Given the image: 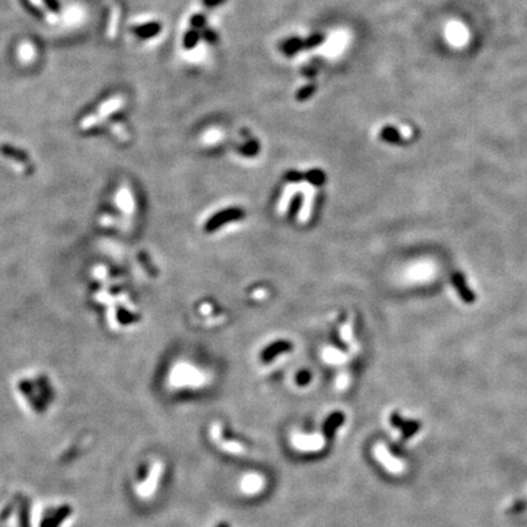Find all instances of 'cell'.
I'll use <instances>...</instances> for the list:
<instances>
[{"label":"cell","mask_w":527,"mask_h":527,"mask_svg":"<svg viewBox=\"0 0 527 527\" xmlns=\"http://www.w3.org/2000/svg\"><path fill=\"white\" fill-rule=\"evenodd\" d=\"M19 388L23 396L28 400L29 404L34 409L37 414H44L46 409V403L44 402L40 397V394H36V388L34 386L28 381V379H22L19 384Z\"/></svg>","instance_id":"obj_1"},{"label":"cell","mask_w":527,"mask_h":527,"mask_svg":"<svg viewBox=\"0 0 527 527\" xmlns=\"http://www.w3.org/2000/svg\"><path fill=\"white\" fill-rule=\"evenodd\" d=\"M375 454L377 456L379 463L384 465L390 472L400 473L404 470V465H403L402 461L398 460L397 458H394V456L388 452L387 447L384 446V444H377V446H376Z\"/></svg>","instance_id":"obj_2"},{"label":"cell","mask_w":527,"mask_h":527,"mask_svg":"<svg viewBox=\"0 0 527 527\" xmlns=\"http://www.w3.org/2000/svg\"><path fill=\"white\" fill-rule=\"evenodd\" d=\"M390 422L394 427L399 428V431L402 432V436L404 440H409V438L413 437L415 434H417L421 426L420 422H417V421H405L397 411L391 414Z\"/></svg>","instance_id":"obj_3"},{"label":"cell","mask_w":527,"mask_h":527,"mask_svg":"<svg viewBox=\"0 0 527 527\" xmlns=\"http://www.w3.org/2000/svg\"><path fill=\"white\" fill-rule=\"evenodd\" d=\"M293 444L296 448L304 452H317L325 446V441L321 436L297 435L293 437Z\"/></svg>","instance_id":"obj_4"},{"label":"cell","mask_w":527,"mask_h":527,"mask_svg":"<svg viewBox=\"0 0 527 527\" xmlns=\"http://www.w3.org/2000/svg\"><path fill=\"white\" fill-rule=\"evenodd\" d=\"M243 217V211L241 209L232 208L227 209L225 211H221L220 214H217L216 216H214L209 222L207 223V231H214V229L219 228L220 226H222L223 223L229 222V221L242 219Z\"/></svg>","instance_id":"obj_5"},{"label":"cell","mask_w":527,"mask_h":527,"mask_svg":"<svg viewBox=\"0 0 527 527\" xmlns=\"http://www.w3.org/2000/svg\"><path fill=\"white\" fill-rule=\"evenodd\" d=\"M72 514V508L70 505H63L55 509L50 516H43L40 527H59L70 515Z\"/></svg>","instance_id":"obj_6"},{"label":"cell","mask_w":527,"mask_h":527,"mask_svg":"<svg viewBox=\"0 0 527 527\" xmlns=\"http://www.w3.org/2000/svg\"><path fill=\"white\" fill-rule=\"evenodd\" d=\"M292 343H290L288 341H278V342L270 344L266 349H264V352L261 353V360L265 363H269L270 360H272L275 356H277L281 353H287L292 349Z\"/></svg>","instance_id":"obj_7"},{"label":"cell","mask_w":527,"mask_h":527,"mask_svg":"<svg viewBox=\"0 0 527 527\" xmlns=\"http://www.w3.org/2000/svg\"><path fill=\"white\" fill-rule=\"evenodd\" d=\"M344 420H346V416H344V414L341 413V411H334V413H332L327 419H326L325 423H323L322 431L327 440L333 437L336 429L343 425Z\"/></svg>","instance_id":"obj_8"},{"label":"cell","mask_w":527,"mask_h":527,"mask_svg":"<svg viewBox=\"0 0 527 527\" xmlns=\"http://www.w3.org/2000/svg\"><path fill=\"white\" fill-rule=\"evenodd\" d=\"M279 49L285 57H293L305 49L304 39L300 37H290L279 44Z\"/></svg>","instance_id":"obj_9"},{"label":"cell","mask_w":527,"mask_h":527,"mask_svg":"<svg viewBox=\"0 0 527 527\" xmlns=\"http://www.w3.org/2000/svg\"><path fill=\"white\" fill-rule=\"evenodd\" d=\"M161 31V25L158 22H150L146 23V25L138 26L133 29V32L137 34L138 37L142 38V39H149V38L157 36L160 33Z\"/></svg>","instance_id":"obj_10"},{"label":"cell","mask_w":527,"mask_h":527,"mask_svg":"<svg viewBox=\"0 0 527 527\" xmlns=\"http://www.w3.org/2000/svg\"><path fill=\"white\" fill-rule=\"evenodd\" d=\"M263 486H264V481L260 476L248 475L243 480L242 490L248 494H254V493H258L259 491H261Z\"/></svg>","instance_id":"obj_11"},{"label":"cell","mask_w":527,"mask_h":527,"mask_svg":"<svg viewBox=\"0 0 527 527\" xmlns=\"http://www.w3.org/2000/svg\"><path fill=\"white\" fill-rule=\"evenodd\" d=\"M37 387L38 392H39L40 397H42L44 402H45L46 404L53 403V400H54V392H53V388L49 384L48 378L44 377V376H39V377L37 378Z\"/></svg>","instance_id":"obj_12"},{"label":"cell","mask_w":527,"mask_h":527,"mask_svg":"<svg viewBox=\"0 0 527 527\" xmlns=\"http://www.w3.org/2000/svg\"><path fill=\"white\" fill-rule=\"evenodd\" d=\"M20 527H31V503L27 498H22L19 505Z\"/></svg>","instance_id":"obj_13"},{"label":"cell","mask_w":527,"mask_h":527,"mask_svg":"<svg viewBox=\"0 0 527 527\" xmlns=\"http://www.w3.org/2000/svg\"><path fill=\"white\" fill-rule=\"evenodd\" d=\"M453 282H454L455 288L458 290V292L461 296V298H463L465 302H472L473 294L469 290V288H467L466 283H465V279L463 276L460 275V273L456 272L453 275Z\"/></svg>","instance_id":"obj_14"},{"label":"cell","mask_w":527,"mask_h":527,"mask_svg":"<svg viewBox=\"0 0 527 527\" xmlns=\"http://www.w3.org/2000/svg\"><path fill=\"white\" fill-rule=\"evenodd\" d=\"M379 137L388 143H400L402 142V134L393 126H386L379 132Z\"/></svg>","instance_id":"obj_15"},{"label":"cell","mask_w":527,"mask_h":527,"mask_svg":"<svg viewBox=\"0 0 527 527\" xmlns=\"http://www.w3.org/2000/svg\"><path fill=\"white\" fill-rule=\"evenodd\" d=\"M200 37H202V33H199L198 29H190V31H188L187 33H185L183 39V46L187 50L193 49L194 46L198 44Z\"/></svg>","instance_id":"obj_16"},{"label":"cell","mask_w":527,"mask_h":527,"mask_svg":"<svg viewBox=\"0 0 527 527\" xmlns=\"http://www.w3.org/2000/svg\"><path fill=\"white\" fill-rule=\"evenodd\" d=\"M316 88L317 87L315 83H309L307 86L302 87L296 94L297 100H298V102H305V100H308L311 95H314L315 92H316Z\"/></svg>","instance_id":"obj_17"},{"label":"cell","mask_w":527,"mask_h":527,"mask_svg":"<svg viewBox=\"0 0 527 527\" xmlns=\"http://www.w3.org/2000/svg\"><path fill=\"white\" fill-rule=\"evenodd\" d=\"M325 42V36L321 33H314L304 39L305 49H314Z\"/></svg>","instance_id":"obj_18"},{"label":"cell","mask_w":527,"mask_h":527,"mask_svg":"<svg viewBox=\"0 0 527 527\" xmlns=\"http://www.w3.org/2000/svg\"><path fill=\"white\" fill-rule=\"evenodd\" d=\"M241 152L247 157H253L259 152V143L255 139H249L241 147Z\"/></svg>","instance_id":"obj_19"},{"label":"cell","mask_w":527,"mask_h":527,"mask_svg":"<svg viewBox=\"0 0 527 527\" xmlns=\"http://www.w3.org/2000/svg\"><path fill=\"white\" fill-rule=\"evenodd\" d=\"M207 25V16L203 14H196L190 19V26L193 29H204Z\"/></svg>","instance_id":"obj_20"},{"label":"cell","mask_w":527,"mask_h":527,"mask_svg":"<svg viewBox=\"0 0 527 527\" xmlns=\"http://www.w3.org/2000/svg\"><path fill=\"white\" fill-rule=\"evenodd\" d=\"M305 178H308L309 181L313 182L314 184H321L325 181V175H323V172L320 171V170H313V171L308 172L307 175H305Z\"/></svg>","instance_id":"obj_21"},{"label":"cell","mask_w":527,"mask_h":527,"mask_svg":"<svg viewBox=\"0 0 527 527\" xmlns=\"http://www.w3.org/2000/svg\"><path fill=\"white\" fill-rule=\"evenodd\" d=\"M202 37L204 38L205 42H208V43H210V44L217 43V40H219V34H217L216 32H215L214 29H211V28H204V29H203Z\"/></svg>","instance_id":"obj_22"},{"label":"cell","mask_w":527,"mask_h":527,"mask_svg":"<svg viewBox=\"0 0 527 527\" xmlns=\"http://www.w3.org/2000/svg\"><path fill=\"white\" fill-rule=\"evenodd\" d=\"M21 4L23 5V8H25L28 13H31L32 15H33V16L43 17V14L40 13V11L38 10V9L34 7V5L29 2V0H21Z\"/></svg>","instance_id":"obj_23"},{"label":"cell","mask_w":527,"mask_h":527,"mask_svg":"<svg viewBox=\"0 0 527 527\" xmlns=\"http://www.w3.org/2000/svg\"><path fill=\"white\" fill-rule=\"evenodd\" d=\"M311 379V373L307 370H303L297 375V384L299 386H305L310 382Z\"/></svg>","instance_id":"obj_24"},{"label":"cell","mask_w":527,"mask_h":527,"mask_svg":"<svg viewBox=\"0 0 527 527\" xmlns=\"http://www.w3.org/2000/svg\"><path fill=\"white\" fill-rule=\"evenodd\" d=\"M149 475V466L148 464H142L137 470V480L139 482H144L148 478Z\"/></svg>","instance_id":"obj_25"},{"label":"cell","mask_w":527,"mask_h":527,"mask_svg":"<svg viewBox=\"0 0 527 527\" xmlns=\"http://www.w3.org/2000/svg\"><path fill=\"white\" fill-rule=\"evenodd\" d=\"M317 72L319 71H317V69L314 66V65H311V66L303 67V70H302V75L310 79H314L315 77H316Z\"/></svg>","instance_id":"obj_26"},{"label":"cell","mask_w":527,"mask_h":527,"mask_svg":"<svg viewBox=\"0 0 527 527\" xmlns=\"http://www.w3.org/2000/svg\"><path fill=\"white\" fill-rule=\"evenodd\" d=\"M44 3L53 13H59V10H60V4L58 3V0H44Z\"/></svg>","instance_id":"obj_27"},{"label":"cell","mask_w":527,"mask_h":527,"mask_svg":"<svg viewBox=\"0 0 527 527\" xmlns=\"http://www.w3.org/2000/svg\"><path fill=\"white\" fill-rule=\"evenodd\" d=\"M226 0H203V4L205 5L207 8H215V7H219V5L222 4V3H225Z\"/></svg>","instance_id":"obj_28"},{"label":"cell","mask_w":527,"mask_h":527,"mask_svg":"<svg viewBox=\"0 0 527 527\" xmlns=\"http://www.w3.org/2000/svg\"><path fill=\"white\" fill-rule=\"evenodd\" d=\"M287 177H288V179H291V181H299V179L304 178L305 175H303V173H300V172L293 171V172L288 173Z\"/></svg>","instance_id":"obj_29"},{"label":"cell","mask_w":527,"mask_h":527,"mask_svg":"<svg viewBox=\"0 0 527 527\" xmlns=\"http://www.w3.org/2000/svg\"><path fill=\"white\" fill-rule=\"evenodd\" d=\"M13 509H14V508H13V505H9V506H7V509H5V510H4V513L2 514V519H3V520L7 519L8 515H9V514H11V511H13Z\"/></svg>","instance_id":"obj_30"},{"label":"cell","mask_w":527,"mask_h":527,"mask_svg":"<svg viewBox=\"0 0 527 527\" xmlns=\"http://www.w3.org/2000/svg\"><path fill=\"white\" fill-rule=\"evenodd\" d=\"M217 527H229V526H228V523L221 522V523H219V525H217Z\"/></svg>","instance_id":"obj_31"}]
</instances>
